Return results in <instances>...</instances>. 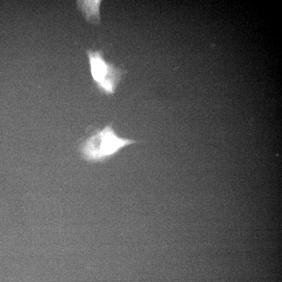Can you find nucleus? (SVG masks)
Segmentation results:
<instances>
[{
    "instance_id": "1",
    "label": "nucleus",
    "mask_w": 282,
    "mask_h": 282,
    "mask_svg": "<svg viewBox=\"0 0 282 282\" xmlns=\"http://www.w3.org/2000/svg\"><path fill=\"white\" fill-rule=\"evenodd\" d=\"M135 143V140L119 137L114 131L113 124H110L87 140L81 151L86 160L101 161L112 157L123 148Z\"/></svg>"
},
{
    "instance_id": "3",
    "label": "nucleus",
    "mask_w": 282,
    "mask_h": 282,
    "mask_svg": "<svg viewBox=\"0 0 282 282\" xmlns=\"http://www.w3.org/2000/svg\"><path fill=\"white\" fill-rule=\"evenodd\" d=\"M101 1H79L81 4V9L85 14L86 18L91 20L94 18L95 22L99 23L100 19L99 7Z\"/></svg>"
},
{
    "instance_id": "2",
    "label": "nucleus",
    "mask_w": 282,
    "mask_h": 282,
    "mask_svg": "<svg viewBox=\"0 0 282 282\" xmlns=\"http://www.w3.org/2000/svg\"><path fill=\"white\" fill-rule=\"evenodd\" d=\"M91 72L94 81L100 91L107 95H113L125 71L107 62L101 50H88Z\"/></svg>"
}]
</instances>
